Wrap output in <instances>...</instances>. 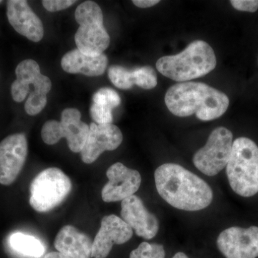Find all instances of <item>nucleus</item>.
Listing matches in <instances>:
<instances>
[{
	"label": "nucleus",
	"mask_w": 258,
	"mask_h": 258,
	"mask_svg": "<svg viewBox=\"0 0 258 258\" xmlns=\"http://www.w3.org/2000/svg\"><path fill=\"white\" fill-rule=\"evenodd\" d=\"M154 179L159 195L178 210L199 211L210 206L213 200L210 185L179 164L167 163L159 166Z\"/></svg>",
	"instance_id": "obj_1"
},
{
	"label": "nucleus",
	"mask_w": 258,
	"mask_h": 258,
	"mask_svg": "<svg viewBox=\"0 0 258 258\" xmlns=\"http://www.w3.org/2000/svg\"><path fill=\"white\" fill-rule=\"evenodd\" d=\"M164 101L169 111L176 116L196 114L197 118L204 121L220 118L230 104L225 93L205 83L190 81L171 86Z\"/></svg>",
	"instance_id": "obj_2"
},
{
	"label": "nucleus",
	"mask_w": 258,
	"mask_h": 258,
	"mask_svg": "<svg viewBox=\"0 0 258 258\" xmlns=\"http://www.w3.org/2000/svg\"><path fill=\"white\" fill-rule=\"evenodd\" d=\"M217 66L215 51L208 42L195 40L182 52L161 57L156 67L163 76L176 82H189L212 72Z\"/></svg>",
	"instance_id": "obj_3"
},
{
	"label": "nucleus",
	"mask_w": 258,
	"mask_h": 258,
	"mask_svg": "<svg viewBox=\"0 0 258 258\" xmlns=\"http://www.w3.org/2000/svg\"><path fill=\"white\" fill-rule=\"evenodd\" d=\"M232 189L243 198L258 193V147L246 137L235 139L226 166Z\"/></svg>",
	"instance_id": "obj_4"
},
{
	"label": "nucleus",
	"mask_w": 258,
	"mask_h": 258,
	"mask_svg": "<svg viewBox=\"0 0 258 258\" xmlns=\"http://www.w3.org/2000/svg\"><path fill=\"white\" fill-rule=\"evenodd\" d=\"M75 18L80 25L75 35L78 49L88 55L103 54L109 46L110 36L103 25L99 5L93 1L81 3L76 8Z\"/></svg>",
	"instance_id": "obj_5"
},
{
	"label": "nucleus",
	"mask_w": 258,
	"mask_h": 258,
	"mask_svg": "<svg viewBox=\"0 0 258 258\" xmlns=\"http://www.w3.org/2000/svg\"><path fill=\"white\" fill-rule=\"evenodd\" d=\"M71 189L72 183L63 171L58 168H48L32 180L30 205L36 212L50 211L64 201Z\"/></svg>",
	"instance_id": "obj_6"
},
{
	"label": "nucleus",
	"mask_w": 258,
	"mask_h": 258,
	"mask_svg": "<svg viewBox=\"0 0 258 258\" xmlns=\"http://www.w3.org/2000/svg\"><path fill=\"white\" fill-rule=\"evenodd\" d=\"M81 112L74 108L64 109L60 121L50 120L42 126V140L48 145H53L62 138L67 139L69 149L74 153H81L89 133V125L81 121Z\"/></svg>",
	"instance_id": "obj_7"
},
{
	"label": "nucleus",
	"mask_w": 258,
	"mask_h": 258,
	"mask_svg": "<svg viewBox=\"0 0 258 258\" xmlns=\"http://www.w3.org/2000/svg\"><path fill=\"white\" fill-rule=\"evenodd\" d=\"M233 144V135L225 127H218L210 134L206 144L195 153L193 163L207 176L217 175L227 166Z\"/></svg>",
	"instance_id": "obj_8"
},
{
	"label": "nucleus",
	"mask_w": 258,
	"mask_h": 258,
	"mask_svg": "<svg viewBox=\"0 0 258 258\" xmlns=\"http://www.w3.org/2000/svg\"><path fill=\"white\" fill-rule=\"evenodd\" d=\"M217 247L226 258L258 257V227H232L217 237Z\"/></svg>",
	"instance_id": "obj_9"
},
{
	"label": "nucleus",
	"mask_w": 258,
	"mask_h": 258,
	"mask_svg": "<svg viewBox=\"0 0 258 258\" xmlns=\"http://www.w3.org/2000/svg\"><path fill=\"white\" fill-rule=\"evenodd\" d=\"M27 157L28 141L25 134H13L0 142V184L9 186L14 182Z\"/></svg>",
	"instance_id": "obj_10"
},
{
	"label": "nucleus",
	"mask_w": 258,
	"mask_h": 258,
	"mask_svg": "<svg viewBox=\"0 0 258 258\" xmlns=\"http://www.w3.org/2000/svg\"><path fill=\"white\" fill-rule=\"evenodd\" d=\"M106 176L108 181L101 191L102 200L106 203L123 201L133 196L142 184L140 173L120 162L110 166Z\"/></svg>",
	"instance_id": "obj_11"
},
{
	"label": "nucleus",
	"mask_w": 258,
	"mask_h": 258,
	"mask_svg": "<svg viewBox=\"0 0 258 258\" xmlns=\"http://www.w3.org/2000/svg\"><path fill=\"white\" fill-rule=\"evenodd\" d=\"M132 236L133 230L120 217L115 215L103 217L93 241L92 257L106 258L113 244H124Z\"/></svg>",
	"instance_id": "obj_12"
},
{
	"label": "nucleus",
	"mask_w": 258,
	"mask_h": 258,
	"mask_svg": "<svg viewBox=\"0 0 258 258\" xmlns=\"http://www.w3.org/2000/svg\"><path fill=\"white\" fill-rule=\"evenodd\" d=\"M123 142V134L116 125L91 123L87 140L81 151V158L86 164H92L106 151L115 150Z\"/></svg>",
	"instance_id": "obj_13"
},
{
	"label": "nucleus",
	"mask_w": 258,
	"mask_h": 258,
	"mask_svg": "<svg viewBox=\"0 0 258 258\" xmlns=\"http://www.w3.org/2000/svg\"><path fill=\"white\" fill-rule=\"evenodd\" d=\"M120 216L137 235L151 240L157 235L159 222L155 215L146 208L143 202L137 195L125 199L121 203Z\"/></svg>",
	"instance_id": "obj_14"
},
{
	"label": "nucleus",
	"mask_w": 258,
	"mask_h": 258,
	"mask_svg": "<svg viewBox=\"0 0 258 258\" xmlns=\"http://www.w3.org/2000/svg\"><path fill=\"white\" fill-rule=\"evenodd\" d=\"M17 79L11 86L13 100L20 103L25 101L30 93V86L37 92L47 95L52 88V83L48 77L40 73V69L36 61L25 60L17 66L15 70Z\"/></svg>",
	"instance_id": "obj_15"
},
{
	"label": "nucleus",
	"mask_w": 258,
	"mask_h": 258,
	"mask_svg": "<svg viewBox=\"0 0 258 258\" xmlns=\"http://www.w3.org/2000/svg\"><path fill=\"white\" fill-rule=\"evenodd\" d=\"M7 5V15L13 28L31 41L40 42L44 35L43 25L30 8L28 2L10 0Z\"/></svg>",
	"instance_id": "obj_16"
},
{
	"label": "nucleus",
	"mask_w": 258,
	"mask_h": 258,
	"mask_svg": "<svg viewBox=\"0 0 258 258\" xmlns=\"http://www.w3.org/2000/svg\"><path fill=\"white\" fill-rule=\"evenodd\" d=\"M54 246L60 253L71 258L92 257L93 241L72 225L62 227L56 235Z\"/></svg>",
	"instance_id": "obj_17"
},
{
	"label": "nucleus",
	"mask_w": 258,
	"mask_h": 258,
	"mask_svg": "<svg viewBox=\"0 0 258 258\" xmlns=\"http://www.w3.org/2000/svg\"><path fill=\"white\" fill-rule=\"evenodd\" d=\"M108 57L104 54L92 56L83 53L79 49L67 52L62 57L61 66L69 74H81L93 77L99 76L106 71Z\"/></svg>",
	"instance_id": "obj_18"
},
{
	"label": "nucleus",
	"mask_w": 258,
	"mask_h": 258,
	"mask_svg": "<svg viewBox=\"0 0 258 258\" xmlns=\"http://www.w3.org/2000/svg\"><path fill=\"white\" fill-rule=\"evenodd\" d=\"M10 247L15 252L31 258H39L43 255L45 247L43 244L33 236L17 232L10 236Z\"/></svg>",
	"instance_id": "obj_19"
},
{
	"label": "nucleus",
	"mask_w": 258,
	"mask_h": 258,
	"mask_svg": "<svg viewBox=\"0 0 258 258\" xmlns=\"http://www.w3.org/2000/svg\"><path fill=\"white\" fill-rule=\"evenodd\" d=\"M132 71L134 85L146 90H150L157 86V75L151 66L137 68Z\"/></svg>",
	"instance_id": "obj_20"
},
{
	"label": "nucleus",
	"mask_w": 258,
	"mask_h": 258,
	"mask_svg": "<svg viewBox=\"0 0 258 258\" xmlns=\"http://www.w3.org/2000/svg\"><path fill=\"white\" fill-rule=\"evenodd\" d=\"M108 78L112 83L118 88L123 90L133 87L132 70L119 66H112L108 69Z\"/></svg>",
	"instance_id": "obj_21"
},
{
	"label": "nucleus",
	"mask_w": 258,
	"mask_h": 258,
	"mask_svg": "<svg viewBox=\"0 0 258 258\" xmlns=\"http://www.w3.org/2000/svg\"><path fill=\"white\" fill-rule=\"evenodd\" d=\"M93 103L113 110L120 104V98L118 93L112 88H103L94 93Z\"/></svg>",
	"instance_id": "obj_22"
},
{
	"label": "nucleus",
	"mask_w": 258,
	"mask_h": 258,
	"mask_svg": "<svg viewBox=\"0 0 258 258\" xmlns=\"http://www.w3.org/2000/svg\"><path fill=\"white\" fill-rule=\"evenodd\" d=\"M165 255L162 244L144 242L131 252L129 258H165Z\"/></svg>",
	"instance_id": "obj_23"
},
{
	"label": "nucleus",
	"mask_w": 258,
	"mask_h": 258,
	"mask_svg": "<svg viewBox=\"0 0 258 258\" xmlns=\"http://www.w3.org/2000/svg\"><path fill=\"white\" fill-rule=\"evenodd\" d=\"M46 104V95L36 91H32L25 102V111L28 115H35L40 113L45 108Z\"/></svg>",
	"instance_id": "obj_24"
},
{
	"label": "nucleus",
	"mask_w": 258,
	"mask_h": 258,
	"mask_svg": "<svg viewBox=\"0 0 258 258\" xmlns=\"http://www.w3.org/2000/svg\"><path fill=\"white\" fill-rule=\"evenodd\" d=\"M90 115L96 124H109L113 121L112 110L96 103H92L90 108Z\"/></svg>",
	"instance_id": "obj_25"
},
{
	"label": "nucleus",
	"mask_w": 258,
	"mask_h": 258,
	"mask_svg": "<svg viewBox=\"0 0 258 258\" xmlns=\"http://www.w3.org/2000/svg\"><path fill=\"white\" fill-rule=\"evenodd\" d=\"M42 3L45 10L53 13V12L67 9L71 5L76 3V1H74V0H44Z\"/></svg>",
	"instance_id": "obj_26"
},
{
	"label": "nucleus",
	"mask_w": 258,
	"mask_h": 258,
	"mask_svg": "<svg viewBox=\"0 0 258 258\" xmlns=\"http://www.w3.org/2000/svg\"><path fill=\"white\" fill-rule=\"evenodd\" d=\"M230 3L238 11L255 13L258 9V0H231Z\"/></svg>",
	"instance_id": "obj_27"
},
{
	"label": "nucleus",
	"mask_w": 258,
	"mask_h": 258,
	"mask_svg": "<svg viewBox=\"0 0 258 258\" xmlns=\"http://www.w3.org/2000/svg\"><path fill=\"white\" fill-rule=\"evenodd\" d=\"M132 3L139 8H149L159 4L160 1L159 0H134Z\"/></svg>",
	"instance_id": "obj_28"
},
{
	"label": "nucleus",
	"mask_w": 258,
	"mask_h": 258,
	"mask_svg": "<svg viewBox=\"0 0 258 258\" xmlns=\"http://www.w3.org/2000/svg\"><path fill=\"white\" fill-rule=\"evenodd\" d=\"M44 258H71L59 252H49Z\"/></svg>",
	"instance_id": "obj_29"
},
{
	"label": "nucleus",
	"mask_w": 258,
	"mask_h": 258,
	"mask_svg": "<svg viewBox=\"0 0 258 258\" xmlns=\"http://www.w3.org/2000/svg\"><path fill=\"white\" fill-rule=\"evenodd\" d=\"M172 258H189L186 256V254H184V252H179L177 253L174 254V257Z\"/></svg>",
	"instance_id": "obj_30"
},
{
	"label": "nucleus",
	"mask_w": 258,
	"mask_h": 258,
	"mask_svg": "<svg viewBox=\"0 0 258 258\" xmlns=\"http://www.w3.org/2000/svg\"><path fill=\"white\" fill-rule=\"evenodd\" d=\"M2 3V1H0V3Z\"/></svg>",
	"instance_id": "obj_31"
}]
</instances>
